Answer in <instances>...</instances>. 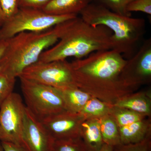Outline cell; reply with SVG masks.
Masks as SVG:
<instances>
[{
    "label": "cell",
    "instance_id": "6da1fadb",
    "mask_svg": "<svg viewBox=\"0 0 151 151\" xmlns=\"http://www.w3.org/2000/svg\"><path fill=\"white\" fill-rule=\"evenodd\" d=\"M127 62L121 53L111 49L94 52L70 63L77 87L92 97L113 105L134 92L121 79Z\"/></svg>",
    "mask_w": 151,
    "mask_h": 151
},
{
    "label": "cell",
    "instance_id": "7a4b0ae2",
    "mask_svg": "<svg viewBox=\"0 0 151 151\" xmlns=\"http://www.w3.org/2000/svg\"><path fill=\"white\" fill-rule=\"evenodd\" d=\"M112 32L103 26L91 25L78 16L63 23L59 40L41 55L38 62L81 59L94 52L113 49Z\"/></svg>",
    "mask_w": 151,
    "mask_h": 151
},
{
    "label": "cell",
    "instance_id": "3957f363",
    "mask_svg": "<svg viewBox=\"0 0 151 151\" xmlns=\"http://www.w3.org/2000/svg\"><path fill=\"white\" fill-rule=\"evenodd\" d=\"M63 22L44 31L19 33L8 40L0 60L1 73L16 78L37 62L42 53L59 40Z\"/></svg>",
    "mask_w": 151,
    "mask_h": 151
},
{
    "label": "cell",
    "instance_id": "277c9868",
    "mask_svg": "<svg viewBox=\"0 0 151 151\" xmlns=\"http://www.w3.org/2000/svg\"><path fill=\"white\" fill-rule=\"evenodd\" d=\"M83 21L94 26H103L113 33V49L125 57L134 55L137 44L145 30V21L142 18L121 15L99 3L92 2L80 12Z\"/></svg>",
    "mask_w": 151,
    "mask_h": 151
},
{
    "label": "cell",
    "instance_id": "5b68a950",
    "mask_svg": "<svg viewBox=\"0 0 151 151\" xmlns=\"http://www.w3.org/2000/svg\"><path fill=\"white\" fill-rule=\"evenodd\" d=\"M78 16L76 14L53 15L40 9L19 8L13 16L6 20L0 29V40H7L24 32H40Z\"/></svg>",
    "mask_w": 151,
    "mask_h": 151
},
{
    "label": "cell",
    "instance_id": "8992f818",
    "mask_svg": "<svg viewBox=\"0 0 151 151\" xmlns=\"http://www.w3.org/2000/svg\"><path fill=\"white\" fill-rule=\"evenodd\" d=\"M26 107L40 121L67 111L59 89L19 77Z\"/></svg>",
    "mask_w": 151,
    "mask_h": 151
},
{
    "label": "cell",
    "instance_id": "52a82bcc",
    "mask_svg": "<svg viewBox=\"0 0 151 151\" xmlns=\"http://www.w3.org/2000/svg\"><path fill=\"white\" fill-rule=\"evenodd\" d=\"M26 105L19 94L13 92L0 106V141L29 151L24 138Z\"/></svg>",
    "mask_w": 151,
    "mask_h": 151
},
{
    "label": "cell",
    "instance_id": "ba28073f",
    "mask_svg": "<svg viewBox=\"0 0 151 151\" xmlns=\"http://www.w3.org/2000/svg\"><path fill=\"white\" fill-rule=\"evenodd\" d=\"M18 77L58 89L76 86L70 63L66 60L45 63L37 61L25 68Z\"/></svg>",
    "mask_w": 151,
    "mask_h": 151
},
{
    "label": "cell",
    "instance_id": "9c48e42d",
    "mask_svg": "<svg viewBox=\"0 0 151 151\" xmlns=\"http://www.w3.org/2000/svg\"><path fill=\"white\" fill-rule=\"evenodd\" d=\"M151 78V40H147L124 66L121 79L125 86L133 91Z\"/></svg>",
    "mask_w": 151,
    "mask_h": 151
},
{
    "label": "cell",
    "instance_id": "30bf717a",
    "mask_svg": "<svg viewBox=\"0 0 151 151\" xmlns=\"http://www.w3.org/2000/svg\"><path fill=\"white\" fill-rule=\"evenodd\" d=\"M84 120L79 113L66 111L40 121L54 140H60L81 138V125Z\"/></svg>",
    "mask_w": 151,
    "mask_h": 151
},
{
    "label": "cell",
    "instance_id": "8fae6325",
    "mask_svg": "<svg viewBox=\"0 0 151 151\" xmlns=\"http://www.w3.org/2000/svg\"><path fill=\"white\" fill-rule=\"evenodd\" d=\"M24 140L29 151H52L54 140L41 122L26 107Z\"/></svg>",
    "mask_w": 151,
    "mask_h": 151
},
{
    "label": "cell",
    "instance_id": "7c38bea8",
    "mask_svg": "<svg viewBox=\"0 0 151 151\" xmlns=\"http://www.w3.org/2000/svg\"><path fill=\"white\" fill-rule=\"evenodd\" d=\"M121 144L140 142L151 137V122L150 117L119 128Z\"/></svg>",
    "mask_w": 151,
    "mask_h": 151
},
{
    "label": "cell",
    "instance_id": "4fadbf2b",
    "mask_svg": "<svg viewBox=\"0 0 151 151\" xmlns=\"http://www.w3.org/2000/svg\"><path fill=\"white\" fill-rule=\"evenodd\" d=\"M113 105L127 108L150 117L151 114L150 91H141L128 94L119 99Z\"/></svg>",
    "mask_w": 151,
    "mask_h": 151
},
{
    "label": "cell",
    "instance_id": "5bb4252c",
    "mask_svg": "<svg viewBox=\"0 0 151 151\" xmlns=\"http://www.w3.org/2000/svg\"><path fill=\"white\" fill-rule=\"evenodd\" d=\"M93 0H52L42 10L53 15L76 14L80 13Z\"/></svg>",
    "mask_w": 151,
    "mask_h": 151
},
{
    "label": "cell",
    "instance_id": "9a60e30c",
    "mask_svg": "<svg viewBox=\"0 0 151 151\" xmlns=\"http://www.w3.org/2000/svg\"><path fill=\"white\" fill-rule=\"evenodd\" d=\"M81 137L88 151H99L104 145L99 119L84 120L81 125Z\"/></svg>",
    "mask_w": 151,
    "mask_h": 151
},
{
    "label": "cell",
    "instance_id": "2e32d148",
    "mask_svg": "<svg viewBox=\"0 0 151 151\" xmlns=\"http://www.w3.org/2000/svg\"><path fill=\"white\" fill-rule=\"evenodd\" d=\"M61 92L66 110L73 113H79L92 97L76 86L58 89Z\"/></svg>",
    "mask_w": 151,
    "mask_h": 151
},
{
    "label": "cell",
    "instance_id": "e0dca14e",
    "mask_svg": "<svg viewBox=\"0 0 151 151\" xmlns=\"http://www.w3.org/2000/svg\"><path fill=\"white\" fill-rule=\"evenodd\" d=\"M100 129L104 144L113 147L121 145L119 127L109 114L99 119Z\"/></svg>",
    "mask_w": 151,
    "mask_h": 151
},
{
    "label": "cell",
    "instance_id": "ac0fdd59",
    "mask_svg": "<svg viewBox=\"0 0 151 151\" xmlns=\"http://www.w3.org/2000/svg\"><path fill=\"white\" fill-rule=\"evenodd\" d=\"M112 106L113 105L101 101L96 97H92L78 113L84 120L99 119L110 114Z\"/></svg>",
    "mask_w": 151,
    "mask_h": 151
},
{
    "label": "cell",
    "instance_id": "d6986e66",
    "mask_svg": "<svg viewBox=\"0 0 151 151\" xmlns=\"http://www.w3.org/2000/svg\"><path fill=\"white\" fill-rule=\"evenodd\" d=\"M110 114L113 116L119 128L141 121L147 117L137 112L117 106H112Z\"/></svg>",
    "mask_w": 151,
    "mask_h": 151
},
{
    "label": "cell",
    "instance_id": "ffe728a7",
    "mask_svg": "<svg viewBox=\"0 0 151 151\" xmlns=\"http://www.w3.org/2000/svg\"><path fill=\"white\" fill-rule=\"evenodd\" d=\"M52 151H88L81 138L54 140Z\"/></svg>",
    "mask_w": 151,
    "mask_h": 151
},
{
    "label": "cell",
    "instance_id": "44dd1931",
    "mask_svg": "<svg viewBox=\"0 0 151 151\" xmlns=\"http://www.w3.org/2000/svg\"><path fill=\"white\" fill-rule=\"evenodd\" d=\"M99 4L109 10L124 16L131 17L132 14L127 11L129 4L134 0H98Z\"/></svg>",
    "mask_w": 151,
    "mask_h": 151
},
{
    "label": "cell",
    "instance_id": "7402d4cb",
    "mask_svg": "<svg viewBox=\"0 0 151 151\" xmlns=\"http://www.w3.org/2000/svg\"><path fill=\"white\" fill-rule=\"evenodd\" d=\"M16 78L0 73V106L13 92Z\"/></svg>",
    "mask_w": 151,
    "mask_h": 151
},
{
    "label": "cell",
    "instance_id": "603a6c76",
    "mask_svg": "<svg viewBox=\"0 0 151 151\" xmlns=\"http://www.w3.org/2000/svg\"><path fill=\"white\" fill-rule=\"evenodd\" d=\"M151 137L140 142L121 145L114 147V151H150L151 147Z\"/></svg>",
    "mask_w": 151,
    "mask_h": 151
},
{
    "label": "cell",
    "instance_id": "cb8c5ba5",
    "mask_svg": "<svg viewBox=\"0 0 151 151\" xmlns=\"http://www.w3.org/2000/svg\"><path fill=\"white\" fill-rule=\"evenodd\" d=\"M129 12H142L151 15V0H134L127 7Z\"/></svg>",
    "mask_w": 151,
    "mask_h": 151
},
{
    "label": "cell",
    "instance_id": "d4e9b609",
    "mask_svg": "<svg viewBox=\"0 0 151 151\" xmlns=\"http://www.w3.org/2000/svg\"><path fill=\"white\" fill-rule=\"evenodd\" d=\"M0 5L6 20L13 16L19 8V0H0Z\"/></svg>",
    "mask_w": 151,
    "mask_h": 151
},
{
    "label": "cell",
    "instance_id": "484cf974",
    "mask_svg": "<svg viewBox=\"0 0 151 151\" xmlns=\"http://www.w3.org/2000/svg\"><path fill=\"white\" fill-rule=\"evenodd\" d=\"M52 0H19V8L42 9Z\"/></svg>",
    "mask_w": 151,
    "mask_h": 151
},
{
    "label": "cell",
    "instance_id": "4316f807",
    "mask_svg": "<svg viewBox=\"0 0 151 151\" xmlns=\"http://www.w3.org/2000/svg\"><path fill=\"white\" fill-rule=\"evenodd\" d=\"M4 151H24L19 147L12 143L1 142Z\"/></svg>",
    "mask_w": 151,
    "mask_h": 151
},
{
    "label": "cell",
    "instance_id": "83f0119b",
    "mask_svg": "<svg viewBox=\"0 0 151 151\" xmlns=\"http://www.w3.org/2000/svg\"><path fill=\"white\" fill-rule=\"evenodd\" d=\"M8 42V40H0V60L5 50L6 47L7 45ZM0 73H1V66H0Z\"/></svg>",
    "mask_w": 151,
    "mask_h": 151
},
{
    "label": "cell",
    "instance_id": "f1b7e54d",
    "mask_svg": "<svg viewBox=\"0 0 151 151\" xmlns=\"http://www.w3.org/2000/svg\"><path fill=\"white\" fill-rule=\"evenodd\" d=\"M99 151H114V147L106 144H104Z\"/></svg>",
    "mask_w": 151,
    "mask_h": 151
},
{
    "label": "cell",
    "instance_id": "f546056e",
    "mask_svg": "<svg viewBox=\"0 0 151 151\" xmlns=\"http://www.w3.org/2000/svg\"><path fill=\"white\" fill-rule=\"evenodd\" d=\"M6 20L4 14L1 8V5H0V23L2 24Z\"/></svg>",
    "mask_w": 151,
    "mask_h": 151
},
{
    "label": "cell",
    "instance_id": "4dcf8cb0",
    "mask_svg": "<svg viewBox=\"0 0 151 151\" xmlns=\"http://www.w3.org/2000/svg\"><path fill=\"white\" fill-rule=\"evenodd\" d=\"M0 151H4V148H3L1 142H0Z\"/></svg>",
    "mask_w": 151,
    "mask_h": 151
},
{
    "label": "cell",
    "instance_id": "1f68e13d",
    "mask_svg": "<svg viewBox=\"0 0 151 151\" xmlns=\"http://www.w3.org/2000/svg\"><path fill=\"white\" fill-rule=\"evenodd\" d=\"M2 24L0 23V29H1V26Z\"/></svg>",
    "mask_w": 151,
    "mask_h": 151
}]
</instances>
